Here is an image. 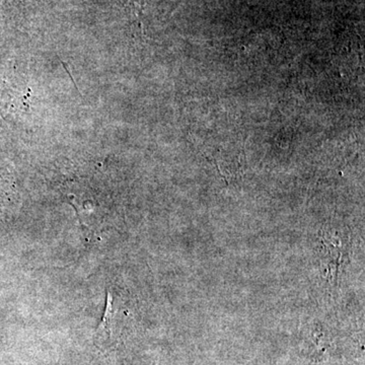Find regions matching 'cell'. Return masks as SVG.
I'll return each mask as SVG.
<instances>
[{
    "instance_id": "obj_1",
    "label": "cell",
    "mask_w": 365,
    "mask_h": 365,
    "mask_svg": "<svg viewBox=\"0 0 365 365\" xmlns=\"http://www.w3.org/2000/svg\"><path fill=\"white\" fill-rule=\"evenodd\" d=\"M113 314H114V309L112 306V297L111 294H108L104 317L96 333V343H100V345L107 343L111 338Z\"/></svg>"
}]
</instances>
